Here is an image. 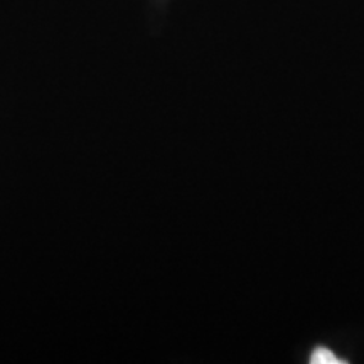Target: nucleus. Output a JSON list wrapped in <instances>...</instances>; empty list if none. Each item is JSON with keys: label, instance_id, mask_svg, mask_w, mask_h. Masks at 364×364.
<instances>
[{"label": "nucleus", "instance_id": "1", "mask_svg": "<svg viewBox=\"0 0 364 364\" xmlns=\"http://www.w3.org/2000/svg\"><path fill=\"white\" fill-rule=\"evenodd\" d=\"M311 363L314 364H339L343 363L341 359H338V356H334L329 349L326 348H318L314 351L312 358H311Z\"/></svg>", "mask_w": 364, "mask_h": 364}]
</instances>
